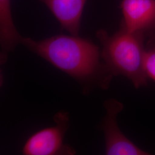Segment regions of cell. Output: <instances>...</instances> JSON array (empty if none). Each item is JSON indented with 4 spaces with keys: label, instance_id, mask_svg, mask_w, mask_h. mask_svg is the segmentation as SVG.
Instances as JSON below:
<instances>
[{
    "label": "cell",
    "instance_id": "1",
    "mask_svg": "<svg viewBox=\"0 0 155 155\" xmlns=\"http://www.w3.org/2000/svg\"><path fill=\"white\" fill-rule=\"evenodd\" d=\"M21 45L81 82H92L109 74L100 62L98 47L88 39L64 35L39 41L24 37Z\"/></svg>",
    "mask_w": 155,
    "mask_h": 155
},
{
    "label": "cell",
    "instance_id": "2",
    "mask_svg": "<svg viewBox=\"0 0 155 155\" xmlns=\"http://www.w3.org/2000/svg\"><path fill=\"white\" fill-rule=\"evenodd\" d=\"M102 45L101 55L109 75H122L129 79L136 88L147 84L144 68L145 37L127 31L121 25L118 32L110 36L104 29L97 32Z\"/></svg>",
    "mask_w": 155,
    "mask_h": 155
},
{
    "label": "cell",
    "instance_id": "3",
    "mask_svg": "<svg viewBox=\"0 0 155 155\" xmlns=\"http://www.w3.org/2000/svg\"><path fill=\"white\" fill-rule=\"evenodd\" d=\"M56 125L34 133L24 144L22 153L25 155H72V149L63 144V138L68 127L69 116L66 111L54 117Z\"/></svg>",
    "mask_w": 155,
    "mask_h": 155
},
{
    "label": "cell",
    "instance_id": "4",
    "mask_svg": "<svg viewBox=\"0 0 155 155\" xmlns=\"http://www.w3.org/2000/svg\"><path fill=\"white\" fill-rule=\"evenodd\" d=\"M106 114L102 128L105 134L106 154L108 155H146L121 132L118 127L117 117L123 109V105L115 100H107L104 104Z\"/></svg>",
    "mask_w": 155,
    "mask_h": 155
},
{
    "label": "cell",
    "instance_id": "5",
    "mask_svg": "<svg viewBox=\"0 0 155 155\" xmlns=\"http://www.w3.org/2000/svg\"><path fill=\"white\" fill-rule=\"evenodd\" d=\"M122 25L145 38L155 37V0H122Z\"/></svg>",
    "mask_w": 155,
    "mask_h": 155
},
{
    "label": "cell",
    "instance_id": "6",
    "mask_svg": "<svg viewBox=\"0 0 155 155\" xmlns=\"http://www.w3.org/2000/svg\"><path fill=\"white\" fill-rule=\"evenodd\" d=\"M48 7L61 28L78 36L83 9L87 0H39Z\"/></svg>",
    "mask_w": 155,
    "mask_h": 155
},
{
    "label": "cell",
    "instance_id": "7",
    "mask_svg": "<svg viewBox=\"0 0 155 155\" xmlns=\"http://www.w3.org/2000/svg\"><path fill=\"white\" fill-rule=\"evenodd\" d=\"M24 37L17 31L13 21L11 0H0V44L1 64L7 61L9 52L21 44Z\"/></svg>",
    "mask_w": 155,
    "mask_h": 155
},
{
    "label": "cell",
    "instance_id": "8",
    "mask_svg": "<svg viewBox=\"0 0 155 155\" xmlns=\"http://www.w3.org/2000/svg\"><path fill=\"white\" fill-rule=\"evenodd\" d=\"M144 68L147 77L155 81V37L150 38L145 48Z\"/></svg>",
    "mask_w": 155,
    "mask_h": 155
}]
</instances>
